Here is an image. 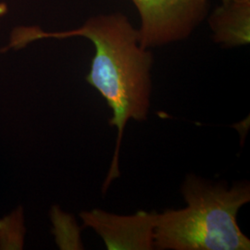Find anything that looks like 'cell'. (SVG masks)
I'll use <instances>...</instances> for the list:
<instances>
[{
    "label": "cell",
    "instance_id": "2",
    "mask_svg": "<svg viewBox=\"0 0 250 250\" xmlns=\"http://www.w3.org/2000/svg\"><path fill=\"white\" fill-rule=\"evenodd\" d=\"M181 193L187 206L157 213L155 249L160 250H250L237 215L250 202L249 181L229 187L189 173Z\"/></svg>",
    "mask_w": 250,
    "mask_h": 250
},
{
    "label": "cell",
    "instance_id": "3",
    "mask_svg": "<svg viewBox=\"0 0 250 250\" xmlns=\"http://www.w3.org/2000/svg\"><path fill=\"white\" fill-rule=\"evenodd\" d=\"M141 45L151 49L188 39L208 14V0H131Z\"/></svg>",
    "mask_w": 250,
    "mask_h": 250
},
{
    "label": "cell",
    "instance_id": "5",
    "mask_svg": "<svg viewBox=\"0 0 250 250\" xmlns=\"http://www.w3.org/2000/svg\"><path fill=\"white\" fill-rule=\"evenodd\" d=\"M208 26L213 41L224 48L250 44V0H222L210 15Z\"/></svg>",
    "mask_w": 250,
    "mask_h": 250
},
{
    "label": "cell",
    "instance_id": "1",
    "mask_svg": "<svg viewBox=\"0 0 250 250\" xmlns=\"http://www.w3.org/2000/svg\"><path fill=\"white\" fill-rule=\"evenodd\" d=\"M42 38L84 37L95 47L86 81L98 90L112 111L109 125L117 129L115 150L103 193L120 176L119 156L125 126L131 121H146L151 105L150 49L140 44L138 30L121 12L90 17L82 26L63 32H42Z\"/></svg>",
    "mask_w": 250,
    "mask_h": 250
},
{
    "label": "cell",
    "instance_id": "4",
    "mask_svg": "<svg viewBox=\"0 0 250 250\" xmlns=\"http://www.w3.org/2000/svg\"><path fill=\"white\" fill-rule=\"evenodd\" d=\"M157 213L140 210L133 215H118L94 209L82 212L81 217L108 250H153Z\"/></svg>",
    "mask_w": 250,
    "mask_h": 250
}]
</instances>
